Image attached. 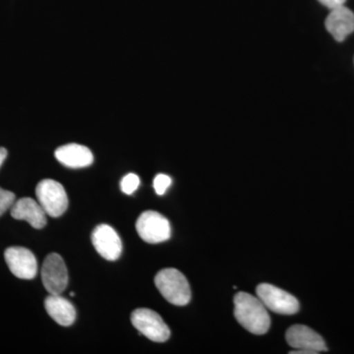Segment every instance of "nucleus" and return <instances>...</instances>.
Segmentation results:
<instances>
[{"mask_svg": "<svg viewBox=\"0 0 354 354\" xmlns=\"http://www.w3.org/2000/svg\"><path fill=\"white\" fill-rule=\"evenodd\" d=\"M7 158V150L6 148L0 147V167L3 164L4 160Z\"/></svg>", "mask_w": 354, "mask_h": 354, "instance_id": "obj_19", "label": "nucleus"}, {"mask_svg": "<svg viewBox=\"0 0 354 354\" xmlns=\"http://www.w3.org/2000/svg\"><path fill=\"white\" fill-rule=\"evenodd\" d=\"M234 316L244 329L254 335L266 334L271 326L267 307L259 297L247 292H239L235 295Z\"/></svg>", "mask_w": 354, "mask_h": 354, "instance_id": "obj_1", "label": "nucleus"}, {"mask_svg": "<svg viewBox=\"0 0 354 354\" xmlns=\"http://www.w3.org/2000/svg\"><path fill=\"white\" fill-rule=\"evenodd\" d=\"M346 1V0H319L320 3H322L323 6L328 7L330 10L337 8V7L344 6Z\"/></svg>", "mask_w": 354, "mask_h": 354, "instance_id": "obj_18", "label": "nucleus"}, {"mask_svg": "<svg viewBox=\"0 0 354 354\" xmlns=\"http://www.w3.org/2000/svg\"><path fill=\"white\" fill-rule=\"evenodd\" d=\"M140 185V178L138 176L134 174H129L123 177L120 183V188L123 193L127 195H131Z\"/></svg>", "mask_w": 354, "mask_h": 354, "instance_id": "obj_15", "label": "nucleus"}, {"mask_svg": "<svg viewBox=\"0 0 354 354\" xmlns=\"http://www.w3.org/2000/svg\"><path fill=\"white\" fill-rule=\"evenodd\" d=\"M6 264L14 276L32 279L38 274V262L34 254L25 247H9L4 253Z\"/></svg>", "mask_w": 354, "mask_h": 354, "instance_id": "obj_9", "label": "nucleus"}, {"mask_svg": "<svg viewBox=\"0 0 354 354\" xmlns=\"http://www.w3.org/2000/svg\"><path fill=\"white\" fill-rule=\"evenodd\" d=\"M286 339L288 346L297 349L290 353L316 354L328 349L323 337L307 326H292L286 330Z\"/></svg>", "mask_w": 354, "mask_h": 354, "instance_id": "obj_7", "label": "nucleus"}, {"mask_svg": "<svg viewBox=\"0 0 354 354\" xmlns=\"http://www.w3.org/2000/svg\"><path fill=\"white\" fill-rule=\"evenodd\" d=\"M15 202V194L13 192L0 187V216L12 208Z\"/></svg>", "mask_w": 354, "mask_h": 354, "instance_id": "obj_16", "label": "nucleus"}, {"mask_svg": "<svg viewBox=\"0 0 354 354\" xmlns=\"http://www.w3.org/2000/svg\"><path fill=\"white\" fill-rule=\"evenodd\" d=\"M11 216L15 220L26 221L37 230H41L46 225V213L38 201L32 198H22L14 203Z\"/></svg>", "mask_w": 354, "mask_h": 354, "instance_id": "obj_11", "label": "nucleus"}, {"mask_svg": "<svg viewBox=\"0 0 354 354\" xmlns=\"http://www.w3.org/2000/svg\"><path fill=\"white\" fill-rule=\"evenodd\" d=\"M131 323L139 330L140 334L145 335L151 341L165 342L171 337V330L164 322L162 317L153 310H135L131 314Z\"/></svg>", "mask_w": 354, "mask_h": 354, "instance_id": "obj_5", "label": "nucleus"}, {"mask_svg": "<svg viewBox=\"0 0 354 354\" xmlns=\"http://www.w3.org/2000/svg\"><path fill=\"white\" fill-rule=\"evenodd\" d=\"M171 177L165 176V174H158L153 179V188H155L156 193L158 195H164L171 185Z\"/></svg>", "mask_w": 354, "mask_h": 354, "instance_id": "obj_17", "label": "nucleus"}, {"mask_svg": "<svg viewBox=\"0 0 354 354\" xmlns=\"http://www.w3.org/2000/svg\"><path fill=\"white\" fill-rule=\"evenodd\" d=\"M325 25L337 41H342L354 32V13L344 6L337 7L330 10Z\"/></svg>", "mask_w": 354, "mask_h": 354, "instance_id": "obj_12", "label": "nucleus"}, {"mask_svg": "<svg viewBox=\"0 0 354 354\" xmlns=\"http://www.w3.org/2000/svg\"><path fill=\"white\" fill-rule=\"evenodd\" d=\"M44 307L48 315L64 327H68L75 322V307L60 295H50L46 297L44 300Z\"/></svg>", "mask_w": 354, "mask_h": 354, "instance_id": "obj_14", "label": "nucleus"}, {"mask_svg": "<svg viewBox=\"0 0 354 354\" xmlns=\"http://www.w3.org/2000/svg\"><path fill=\"white\" fill-rule=\"evenodd\" d=\"M41 281L50 295H62L68 286V271L62 256L51 253L41 267Z\"/></svg>", "mask_w": 354, "mask_h": 354, "instance_id": "obj_8", "label": "nucleus"}, {"mask_svg": "<svg viewBox=\"0 0 354 354\" xmlns=\"http://www.w3.org/2000/svg\"><path fill=\"white\" fill-rule=\"evenodd\" d=\"M36 196L46 215L58 218L68 208V197L64 186L53 179H44L37 185Z\"/></svg>", "mask_w": 354, "mask_h": 354, "instance_id": "obj_3", "label": "nucleus"}, {"mask_svg": "<svg viewBox=\"0 0 354 354\" xmlns=\"http://www.w3.org/2000/svg\"><path fill=\"white\" fill-rule=\"evenodd\" d=\"M136 230L144 241L151 244L169 241L171 236L169 220L155 211H146L140 215L136 221Z\"/></svg>", "mask_w": 354, "mask_h": 354, "instance_id": "obj_4", "label": "nucleus"}, {"mask_svg": "<svg viewBox=\"0 0 354 354\" xmlns=\"http://www.w3.org/2000/svg\"><path fill=\"white\" fill-rule=\"evenodd\" d=\"M156 286L169 304L184 306L190 302L191 290L187 279L178 270H162L155 278Z\"/></svg>", "mask_w": 354, "mask_h": 354, "instance_id": "obj_2", "label": "nucleus"}, {"mask_svg": "<svg viewBox=\"0 0 354 354\" xmlns=\"http://www.w3.org/2000/svg\"><path fill=\"white\" fill-rule=\"evenodd\" d=\"M92 242L97 252L108 261H115L122 252L120 235L109 225H99L92 234Z\"/></svg>", "mask_w": 354, "mask_h": 354, "instance_id": "obj_10", "label": "nucleus"}, {"mask_svg": "<svg viewBox=\"0 0 354 354\" xmlns=\"http://www.w3.org/2000/svg\"><path fill=\"white\" fill-rule=\"evenodd\" d=\"M55 155L60 164L71 169L87 167L94 162V156L90 149L79 144H67L59 147Z\"/></svg>", "mask_w": 354, "mask_h": 354, "instance_id": "obj_13", "label": "nucleus"}, {"mask_svg": "<svg viewBox=\"0 0 354 354\" xmlns=\"http://www.w3.org/2000/svg\"><path fill=\"white\" fill-rule=\"evenodd\" d=\"M258 297L267 309L283 315H292L299 310V302L297 298L286 290H281L270 283H261L258 286Z\"/></svg>", "mask_w": 354, "mask_h": 354, "instance_id": "obj_6", "label": "nucleus"}]
</instances>
